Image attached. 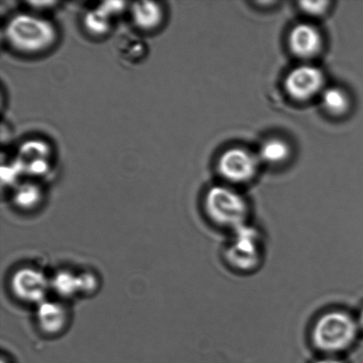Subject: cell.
Wrapping results in <instances>:
<instances>
[{
    "label": "cell",
    "instance_id": "7a4b0ae2",
    "mask_svg": "<svg viewBox=\"0 0 363 363\" xmlns=\"http://www.w3.org/2000/svg\"><path fill=\"white\" fill-rule=\"evenodd\" d=\"M360 333L357 316L344 309H330L315 320L311 341L323 354L337 357L354 346Z\"/></svg>",
    "mask_w": 363,
    "mask_h": 363
},
{
    "label": "cell",
    "instance_id": "277c9868",
    "mask_svg": "<svg viewBox=\"0 0 363 363\" xmlns=\"http://www.w3.org/2000/svg\"><path fill=\"white\" fill-rule=\"evenodd\" d=\"M225 257L233 269L240 272L257 268L262 258L261 234L248 223L233 230L227 245Z\"/></svg>",
    "mask_w": 363,
    "mask_h": 363
},
{
    "label": "cell",
    "instance_id": "3957f363",
    "mask_svg": "<svg viewBox=\"0 0 363 363\" xmlns=\"http://www.w3.org/2000/svg\"><path fill=\"white\" fill-rule=\"evenodd\" d=\"M206 217L220 228L231 231L247 224L250 206L247 199L229 185H215L206 192Z\"/></svg>",
    "mask_w": 363,
    "mask_h": 363
},
{
    "label": "cell",
    "instance_id": "5bb4252c",
    "mask_svg": "<svg viewBox=\"0 0 363 363\" xmlns=\"http://www.w3.org/2000/svg\"><path fill=\"white\" fill-rule=\"evenodd\" d=\"M320 99H321L323 108L330 116L346 115L351 106L350 95L342 88H325L320 96Z\"/></svg>",
    "mask_w": 363,
    "mask_h": 363
},
{
    "label": "cell",
    "instance_id": "52a82bcc",
    "mask_svg": "<svg viewBox=\"0 0 363 363\" xmlns=\"http://www.w3.org/2000/svg\"><path fill=\"white\" fill-rule=\"evenodd\" d=\"M10 287L17 300L37 307L48 300L51 291V282L50 277L40 269L23 267L13 274Z\"/></svg>",
    "mask_w": 363,
    "mask_h": 363
},
{
    "label": "cell",
    "instance_id": "8992f818",
    "mask_svg": "<svg viewBox=\"0 0 363 363\" xmlns=\"http://www.w3.org/2000/svg\"><path fill=\"white\" fill-rule=\"evenodd\" d=\"M325 88V74L312 64L294 67L284 79V90L290 98L298 102L320 97Z\"/></svg>",
    "mask_w": 363,
    "mask_h": 363
},
{
    "label": "cell",
    "instance_id": "9c48e42d",
    "mask_svg": "<svg viewBox=\"0 0 363 363\" xmlns=\"http://www.w3.org/2000/svg\"><path fill=\"white\" fill-rule=\"evenodd\" d=\"M291 52L298 58L308 60L318 56L322 51L323 38L318 27L311 23L297 24L288 35Z\"/></svg>",
    "mask_w": 363,
    "mask_h": 363
},
{
    "label": "cell",
    "instance_id": "6da1fadb",
    "mask_svg": "<svg viewBox=\"0 0 363 363\" xmlns=\"http://www.w3.org/2000/svg\"><path fill=\"white\" fill-rule=\"evenodd\" d=\"M7 45L23 55H40L58 42V28L48 18L35 13H23L11 18L6 24Z\"/></svg>",
    "mask_w": 363,
    "mask_h": 363
},
{
    "label": "cell",
    "instance_id": "9a60e30c",
    "mask_svg": "<svg viewBox=\"0 0 363 363\" xmlns=\"http://www.w3.org/2000/svg\"><path fill=\"white\" fill-rule=\"evenodd\" d=\"M113 18L99 9L89 11L84 16V26L88 33L94 37H104L111 30Z\"/></svg>",
    "mask_w": 363,
    "mask_h": 363
},
{
    "label": "cell",
    "instance_id": "4fadbf2b",
    "mask_svg": "<svg viewBox=\"0 0 363 363\" xmlns=\"http://www.w3.org/2000/svg\"><path fill=\"white\" fill-rule=\"evenodd\" d=\"M51 291L56 294L58 300L67 302L80 294L79 277L78 274L63 270L50 277Z\"/></svg>",
    "mask_w": 363,
    "mask_h": 363
},
{
    "label": "cell",
    "instance_id": "30bf717a",
    "mask_svg": "<svg viewBox=\"0 0 363 363\" xmlns=\"http://www.w3.org/2000/svg\"><path fill=\"white\" fill-rule=\"evenodd\" d=\"M134 26L141 31L152 32L162 26L165 21V9L162 3L141 1L130 4L129 7Z\"/></svg>",
    "mask_w": 363,
    "mask_h": 363
},
{
    "label": "cell",
    "instance_id": "e0dca14e",
    "mask_svg": "<svg viewBox=\"0 0 363 363\" xmlns=\"http://www.w3.org/2000/svg\"><path fill=\"white\" fill-rule=\"evenodd\" d=\"M314 363H345V362L335 355H325Z\"/></svg>",
    "mask_w": 363,
    "mask_h": 363
},
{
    "label": "cell",
    "instance_id": "5b68a950",
    "mask_svg": "<svg viewBox=\"0 0 363 363\" xmlns=\"http://www.w3.org/2000/svg\"><path fill=\"white\" fill-rule=\"evenodd\" d=\"M261 164L257 152L236 147L227 149L220 155L217 169L230 184H244L255 179Z\"/></svg>",
    "mask_w": 363,
    "mask_h": 363
},
{
    "label": "cell",
    "instance_id": "7c38bea8",
    "mask_svg": "<svg viewBox=\"0 0 363 363\" xmlns=\"http://www.w3.org/2000/svg\"><path fill=\"white\" fill-rule=\"evenodd\" d=\"M291 152V145L286 140L281 138H272L263 142L257 155L262 163L279 165L289 160Z\"/></svg>",
    "mask_w": 363,
    "mask_h": 363
},
{
    "label": "cell",
    "instance_id": "8fae6325",
    "mask_svg": "<svg viewBox=\"0 0 363 363\" xmlns=\"http://www.w3.org/2000/svg\"><path fill=\"white\" fill-rule=\"evenodd\" d=\"M44 191L41 185L35 182H23L16 184L12 194V202L21 212H33L42 205Z\"/></svg>",
    "mask_w": 363,
    "mask_h": 363
},
{
    "label": "cell",
    "instance_id": "ba28073f",
    "mask_svg": "<svg viewBox=\"0 0 363 363\" xmlns=\"http://www.w3.org/2000/svg\"><path fill=\"white\" fill-rule=\"evenodd\" d=\"M35 323L43 334L57 337L66 332L71 323V311L67 302L48 298L35 307Z\"/></svg>",
    "mask_w": 363,
    "mask_h": 363
},
{
    "label": "cell",
    "instance_id": "d6986e66",
    "mask_svg": "<svg viewBox=\"0 0 363 363\" xmlns=\"http://www.w3.org/2000/svg\"><path fill=\"white\" fill-rule=\"evenodd\" d=\"M1 363H12L9 357H6L5 354L2 355Z\"/></svg>",
    "mask_w": 363,
    "mask_h": 363
},
{
    "label": "cell",
    "instance_id": "ac0fdd59",
    "mask_svg": "<svg viewBox=\"0 0 363 363\" xmlns=\"http://www.w3.org/2000/svg\"><path fill=\"white\" fill-rule=\"evenodd\" d=\"M359 328H360L361 333H363V306L361 311H359L357 315Z\"/></svg>",
    "mask_w": 363,
    "mask_h": 363
},
{
    "label": "cell",
    "instance_id": "2e32d148",
    "mask_svg": "<svg viewBox=\"0 0 363 363\" xmlns=\"http://www.w3.org/2000/svg\"><path fill=\"white\" fill-rule=\"evenodd\" d=\"M328 1H303L300 3V7L305 13L312 16H323L329 9Z\"/></svg>",
    "mask_w": 363,
    "mask_h": 363
}]
</instances>
